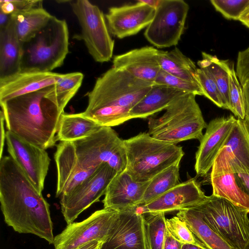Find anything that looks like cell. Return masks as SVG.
Masks as SVG:
<instances>
[{
	"label": "cell",
	"mask_w": 249,
	"mask_h": 249,
	"mask_svg": "<svg viewBox=\"0 0 249 249\" xmlns=\"http://www.w3.org/2000/svg\"><path fill=\"white\" fill-rule=\"evenodd\" d=\"M0 202L5 222L15 231L53 243L50 205L10 156L0 159Z\"/></svg>",
	"instance_id": "cell-1"
},
{
	"label": "cell",
	"mask_w": 249,
	"mask_h": 249,
	"mask_svg": "<svg viewBox=\"0 0 249 249\" xmlns=\"http://www.w3.org/2000/svg\"><path fill=\"white\" fill-rule=\"evenodd\" d=\"M153 85L112 67L96 80L83 113L101 126L120 125L131 119L130 110Z\"/></svg>",
	"instance_id": "cell-2"
},
{
	"label": "cell",
	"mask_w": 249,
	"mask_h": 249,
	"mask_svg": "<svg viewBox=\"0 0 249 249\" xmlns=\"http://www.w3.org/2000/svg\"><path fill=\"white\" fill-rule=\"evenodd\" d=\"M49 87L0 102L7 130L45 150L57 141L59 122L64 113L48 96Z\"/></svg>",
	"instance_id": "cell-3"
},
{
	"label": "cell",
	"mask_w": 249,
	"mask_h": 249,
	"mask_svg": "<svg viewBox=\"0 0 249 249\" xmlns=\"http://www.w3.org/2000/svg\"><path fill=\"white\" fill-rule=\"evenodd\" d=\"M196 96L186 93L175 100L161 116L149 118L148 133L174 144L188 140H200L207 124Z\"/></svg>",
	"instance_id": "cell-4"
},
{
	"label": "cell",
	"mask_w": 249,
	"mask_h": 249,
	"mask_svg": "<svg viewBox=\"0 0 249 249\" xmlns=\"http://www.w3.org/2000/svg\"><path fill=\"white\" fill-rule=\"evenodd\" d=\"M126 157L125 170L136 181L144 182L180 162L184 155L181 146L157 139L142 132L124 140Z\"/></svg>",
	"instance_id": "cell-5"
},
{
	"label": "cell",
	"mask_w": 249,
	"mask_h": 249,
	"mask_svg": "<svg viewBox=\"0 0 249 249\" xmlns=\"http://www.w3.org/2000/svg\"><path fill=\"white\" fill-rule=\"evenodd\" d=\"M22 44L20 71L52 72L63 64L69 53L67 23L53 16L34 37Z\"/></svg>",
	"instance_id": "cell-6"
},
{
	"label": "cell",
	"mask_w": 249,
	"mask_h": 249,
	"mask_svg": "<svg viewBox=\"0 0 249 249\" xmlns=\"http://www.w3.org/2000/svg\"><path fill=\"white\" fill-rule=\"evenodd\" d=\"M215 232L236 249H244L249 240L248 212L228 200L212 195L193 208Z\"/></svg>",
	"instance_id": "cell-7"
},
{
	"label": "cell",
	"mask_w": 249,
	"mask_h": 249,
	"mask_svg": "<svg viewBox=\"0 0 249 249\" xmlns=\"http://www.w3.org/2000/svg\"><path fill=\"white\" fill-rule=\"evenodd\" d=\"M80 163L87 169H98L104 163L120 173L126 169L124 140L111 127H101L91 135L71 142Z\"/></svg>",
	"instance_id": "cell-8"
},
{
	"label": "cell",
	"mask_w": 249,
	"mask_h": 249,
	"mask_svg": "<svg viewBox=\"0 0 249 249\" xmlns=\"http://www.w3.org/2000/svg\"><path fill=\"white\" fill-rule=\"evenodd\" d=\"M81 27V37L93 59L99 63L112 57L114 41L111 38L105 16L99 8L88 0L71 3Z\"/></svg>",
	"instance_id": "cell-9"
},
{
	"label": "cell",
	"mask_w": 249,
	"mask_h": 249,
	"mask_svg": "<svg viewBox=\"0 0 249 249\" xmlns=\"http://www.w3.org/2000/svg\"><path fill=\"white\" fill-rule=\"evenodd\" d=\"M189 10L183 0H160L145 37L158 48L176 46L183 33Z\"/></svg>",
	"instance_id": "cell-10"
},
{
	"label": "cell",
	"mask_w": 249,
	"mask_h": 249,
	"mask_svg": "<svg viewBox=\"0 0 249 249\" xmlns=\"http://www.w3.org/2000/svg\"><path fill=\"white\" fill-rule=\"evenodd\" d=\"M119 211L105 208L79 222H72L54 238L55 249H74L89 242L104 243L108 239Z\"/></svg>",
	"instance_id": "cell-11"
},
{
	"label": "cell",
	"mask_w": 249,
	"mask_h": 249,
	"mask_svg": "<svg viewBox=\"0 0 249 249\" xmlns=\"http://www.w3.org/2000/svg\"><path fill=\"white\" fill-rule=\"evenodd\" d=\"M118 174L108 164L104 163L71 193L60 197L61 212L68 225L73 222L92 204L99 201Z\"/></svg>",
	"instance_id": "cell-12"
},
{
	"label": "cell",
	"mask_w": 249,
	"mask_h": 249,
	"mask_svg": "<svg viewBox=\"0 0 249 249\" xmlns=\"http://www.w3.org/2000/svg\"><path fill=\"white\" fill-rule=\"evenodd\" d=\"M7 151L40 193L44 189L51 159L45 149L29 143L12 132H6Z\"/></svg>",
	"instance_id": "cell-13"
},
{
	"label": "cell",
	"mask_w": 249,
	"mask_h": 249,
	"mask_svg": "<svg viewBox=\"0 0 249 249\" xmlns=\"http://www.w3.org/2000/svg\"><path fill=\"white\" fill-rule=\"evenodd\" d=\"M137 210L119 211L102 249H150L144 215Z\"/></svg>",
	"instance_id": "cell-14"
},
{
	"label": "cell",
	"mask_w": 249,
	"mask_h": 249,
	"mask_svg": "<svg viewBox=\"0 0 249 249\" xmlns=\"http://www.w3.org/2000/svg\"><path fill=\"white\" fill-rule=\"evenodd\" d=\"M236 120L230 115L213 119L207 124L196 153L195 170L197 176L206 175L212 169Z\"/></svg>",
	"instance_id": "cell-15"
},
{
	"label": "cell",
	"mask_w": 249,
	"mask_h": 249,
	"mask_svg": "<svg viewBox=\"0 0 249 249\" xmlns=\"http://www.w3.org/2000/svg\"><path fill=\"white\" fill-rule=\"evenodd\" d=\"M206 197L196 180L191 178L139 208L142 214L179 212L195 207Z\"/></svg>",
	"instance_id": "cell-16"
},
{
	"label": "cell",
	"mask_w": 249,
	"mask_h": 249,
	"mask_svg": "<svg viewBox=\"0 0 249 249\" xmlns=\"http://www.w3.org/2000/svg\"><path fill=\"white\" fill-rule=\"evenodd\" d=\"M155 9L137 1L135 4L110 7L106 15L109 32L119 38L135 35L151 22Z\"/></svg>",
	"instance_id": "cell-17"
},
{
	"label": "cell",
	"mask_w": 249,
	"mask_h": 249,
	"mask_svg": "<svg viewBox=\"0 0 249 249\" xmlns=\"http://www.w3.org/2000/svg\"><path fill=\"white\" fill-rule=\"evenodd\" d=\"M54 158L57 169L56 197L71 193L99 168H85L79 161L71 142H60Z\"/></svg>",
	"instance_id": "cell-18"
},
{
	"label": "cell",
	"mask_w": 249,
	"mask_h": 249,
	"mask_svg": "<svg viewBox=\"0 0 249 249\" xmlns=\"http://www.w3.org/2000/svg\"><path fill=\"white\" fill-rule=\"evenodd\" d=\"M149 182L135 180L126 170L109 184L103 200L104 208L119 211L137 209Z\"/></svg>",
	"instance_id": "cell-19"
},
{
	"label": "cell",
	"mask_w": 249,
	"mask_h": 249,
	"mask_svg": "<svg viewBox=\"0 0 249 249\" xmlns=\"http://www.w3.org/2000/svg\"><path fill=\"white\" fill-rule=\"evenodd\" d=\"M211 169L212 195L225 198L249 213V197L238 185L231 164L222 149Z\"/></svg>",
	"instance_id": "cell-20"
},
{
	"label": "cell",
	"mask_w": 249,
	"mask_h": 249,
	"mask_svg": "<svg viewBox=\"0 0 249 249\" xmlns=\"http://www.w3.org/2000/svg\"><path fill=\"white\" fill-rule=\"evenodd\" d=\"M159 50L146 46L114 56L112 67L142 80L154 83L160 70Z\"/></svg>",
	"instance_id": "cell-21"
},
{
	"label": "cell",
	"mask_w": 249,
	"mask_h": 249,
	"mask_svg": "<svg viewBox=\"0 0 249 249\" xmlns=\"http://www.w3.org/2000/svg\"><path fill=\"white\" fill-rule=\"evenodd\" d=\"M61 74L52 71H20L0 79V102L52 86Z\"/></svg>",
	"instance_id": "cell-22"
},
{
	"label": "cell",
	"mask_w": 249,
	"mask_h": 249,
	"mask_svg": "<svg viewBox=\"0 0 249 249\" xmlns=\"http://www.w3.org/2000/svg\"><path fill=\"white\" fill-rule=\"evenodd\" d=\"M222 149L233 173H249V127L244 120L236 119Z\"/></svg>",
	"instance_id": "cell-23"
},
{
	"label": "cell",
	"mask_w": 249,
	"mask_h": 249,
	"mask_svg": "<svg viewBox=\"0 0 249 249\" xmlns=\"http://www.w3.org/2000/svg\"><path fill=\"white\" fill-rule=\"evenodd\" d=\"M22 45L11 18L6 27L0 30V79L20 71Z\"/></svg>",
	"instance_id": "cell-24"
},
{
	"label": "cell",
	"mask_w": 249,
	"mask_h": 249,
	"mask_svg": "<svg viewBox=\"0 0 249 249\" xmlns=\"http://www.w3.org/2000/svg\"><path fill=\"white\" fill-rule=\"evenodd\" d=\"M186 93L165 85L154 84L149 92L130 110V118H145L165 109Z\"/></svg>",
	"instance_id": "cell-25"
},
{
	"label": "cell",
	"mask_w": 249,
	"mask_h": 249,
	"mask_svg": "<svg viewBox=\"0 0 249 249\" xmlns=\"http://www.w3.org/2000/svg\"><path fill=\"white\" fill-rule=\"evenodd\" d=\"M177 216L186 223L194 235L208 249H236L211 229L195 209L179 211Z\"/></svg>",
	"instance_id": "cell-26"
},
{
	"label": "cell",
	"mask_w": 249,
	"mask_h": 249,
	"mask_svg": "<svg viewBox=\"0 0 249 249\" xmlns=\"http://www.w3.org/2000/svg\"><path fill=\"white\" fill-rule=\"evenodd\" d=\"M158 60L160 69L166 72L199 85L197 68L190 58L177 47L170 51L159 50Z\"/></svg>",
	"instance_id": "cell-27"
},
{
	"label": "cell",
	"mask_w": 249,
	"mask_h": 249,
	"mask_svg": "<svg viewBox=\"0 0 249 249\" xmlns=\"http://www.w3.org/2000/svg\"><path fill=\"white\" fill-rule=\"evenodd\" d=\"M101 127V125L86 117L83 112H64L59 120L56 139L60 142H73L91 135Z\"/></svg>",
	"instance_id": "cell-28"
},
{
	"label": "cell",
	"mask_w": 249,
	"mask_h": 249,
	"mask_svg": "<svg viewBox=\"0 0 249 249\" xmlns=\"http://www.w3.org/2000/svg\"><path fill=\"white\" fill-rule=\"evenodd\" d=\"M52 17L43 7L11 14L18 37L22 43L34 37L47 24Z\"/></svg>",
	"instance_id": "cell-29"
},
{
	"label": "cell",
	"mask_w": 249,
	"mask_h": 249,
	"mask_svg": "<svg viewBox=\"0 0 249 249\" xmlns=\"http://www.w3.org/2000/svg\"><path fill=\"white\" fill-rule=\"evenodd\" d=\"M202 59L197 62L200 68L208 72L219 90L222 108L231 110L229 99L230 74L232 64L229 60L219 59L216 56L202 52Z\"/></svg>",
	"instance_id": "cell-30"
},
{
	"label": "cell",
	"mask_w": 249,
	"mask_h": 249,
	"mask_svg": "<svg viewBox=\"0 0 249 249\" xmlns=\"http://www.w3.org/2000/svg\"><path fill=\"white\" fill-rule=\"evenodd\" d=\"M179 163L178 162L171 165L149 180L139 207L150 202L180 183Z\"/></svg>",
	"instance_id": "cell-31"
},
{
	"label": "cell",
	"mask_w": 249,
	"mask_h": 249,
	"mask_svg": "<svg viewBox=\"0 0 249 249\" xmlns=\"http://www.w3.org/2000/svg\"><path fill=\"white\" fill-rule=\"evenodd\" d=\"M84 75L80 72L62 74L56 83L49 87L48 94L63 111L80 88Z\"/></svg>",
	"instance_id": "cell-32"
},
{
	"label": "cell",
	"mask_w": 249,
	"mask_h": 249,
	"mask_svg": "<svg viewBox=\"0 0 249 249\" xmlns=\"http://www.w3.org/2000/svg\"><path fill=\"white\" fill-rule=\"evenodd\" d=\"M144 215L150 249H162L166 231L165 213Z\"/></svg>",
	"instance_id": "cell-33"
},
{
	"label": "cell",
	"mask_w": 249,
	"mask_h": 249,
	"mask_svg": "<svg viewBox=\"0 0 249 249\" xmlns=\"http://www.w3.org/2000/svg\"><path fill=\"white\" fill-rule=\"evenodd\" d=\"M229 99L230 111L238 119L244 120L245 108L243 89L233 64L230 74Z\"/></svg>",
	"instance_id": "cell-34"
},
{
	"label": "cell",
	"mask_w": 249,
	"mask_h": 249,
	"mask_svg": "<svg viewBox=\"0 0 249 249\" xmlns=\"http://www.w3.org/2000/svg\"><path fill=\"white\" fill-rule=\"evenodd\" d=\"M154 84L163 85L195 95L205 96V92L201 85L173 76L161 69Z\"/></svg>",
	"instance_id": "cell-35"
},
{
	"label": "cell",
	"mask_w": 249,
	"mask_h": 249,
	"mask_svg": "<svg viewBox=\"0 0 249 249\" xmlns=\"http://www.w3.org/2000/svg\"><path fill=\"white\" fill-rule=\"evenodd\" d=\"M166 229L177 240L182 244H191L207 249L194 235L186 223L178 216L166 220Z\"/></svg>",
	"instance_id": "cell-36"
},
{
	"label": "cell",
	"mask_w": 249,
	"mask_h": 249,
	"mask_svg": "<svg viewBox=\"0 0 249 249\" xmlns=\"http://www.w3.org/2000/svg\"><path fill=\"white\" fill-rule=\"evenodd\" d=\"M210 2L225 18L236 20L249 5V0H211Z\"/></svg>",
	"instance_id": "cell-37"
},
{
	"label": "cell",
	"mask_w": 249,
	"mask_h": 249,
	"mask_svg": "<svg viewBox=\"0 0 249 249\" xmlns=\"http://www.w3.org/2000/svg\"><path fill=\"white\" fill-rule=\"evenodd\" d=\"M200 84L204 91L205 97L219 107L222 108V103L218 88L211 75L201 68L197 69Z\"/></svg>",
	"instance_id": "cell-38"
},
{
	"label": "cell",
	"mask_w": 249,
	"mask_h": 249,
	"mask_svg": "<svg viewBox=\"0 0 249 249\" xmlns=\"http://www.w3.org/2000/svg\"><path fill=\"white\" fill-rule=\"evenodd\" d=\"M42 0H0V11L7 14L43 7Z\"/></svg>",
	"instance_id": "cell-39"
},
{
	"label": "cell",
	"mask_w": 249,
	"mask_h": 249,
	"mask_svg": "<svg viewBox=\"0 0 249 249\" xmlns=\"http://www.w3.org/2000/svg\"><path fill=\"white\" fill-rule=\"evenodd\" d=\"M236 73L241 85L249 81V46L238 53Z\"/></svg>",
	"instance_id": "cell-40"
},
{
	"label": "cell",
	"mask_w": 249,
	"mask_h": 249,
	"mask_svg": "<svg viewBox=\"0 0 249 249\" xmlns=\"http://www.w3.org/2000/svg\"><path fill=\"white\" fill-rule=\"evenodd\" d=\"M236 182L240 189L249 197V173H234Z\"/></svg>",
	"instance_id": "cell-41"
},
{
	"label": "cell",
	"mask_w": 249,
	"mask_h": 249,
	"mask_svg": "<svg viewBox=\"0 0 249 249\" xmlns=\"http://www.w3.org/2000/svg\"><path fill=\"white\" fill-rule=\"evenodd\" d=\"M182 244L175 239L166 229L162 249H181Z\"/></svg>",
	"instance_id": "cell-42"
},
{
	"label": "cell",
	"mask_w": 249,
	"mask_h": 249,
	"mask_svg": "<svg viewBox=\"0 0 249 249\" xmlns=\"http://www.w3.org/2000/svg\"><path fill=\"white\" fill-rule=\"evenodd\" d=\"M245 108V118L244 121L249 127V81L242 85Z\"/></svg>",
	"instance_id": "cell-43"
},
{
	"label": "cell",
	"mask_w": 249,
	"mask_h": 249,
	"mask_svg": "<svg viewBox=\"0 0 249 249\" xmlns=\"http://www.w3.org/2000/svg\"><path fill=\"white\" fill-rule=\"evenodd\" d=\"M4 118L2 111H0V159L2 157V152L4 145V141L6 140V133L4 130Z\"/></svg>",
	"instance_id": "cell-44"
},
{
	"label": "cell",
	"mask_w": 249,
	"mask_h": 249,
	"mask_svg": "<svg viewBox=\"0 0 249 249\" xmlns=\"http://www.w3.org/2000/svg\"><path fill=\"white\" fill-rule=\"evenodd\" d=\"M104 243L103 242L94 241L88 242L74 249H102Z\"/></svg>",
	"instance_id": "cell-45"
},
{
	"label": "cell",
	"mask_w": 249,
	"mask_h": 249,
	"mask_svg": "<svg viewBox=\"0 0 249 249\" xmlns=\"http://www.w3.org/2000/svg\"><path fill=\"white\" fill-rule=\"evenodd\" d=\"M11 19V15L5 14L0 11V30L6 27Z\"/></svg>",
	"instance_id": "cell-46"
},
{
	"label": "cell",
	"mask_w": 249,
	"mask_h": 249,
	"mask_svg": "<svg viewBox=\"0 0 249 249\" xmlns=\"http://www.w3.org/2000/svg\"><path fill=\"white\" fill-rule=\"evenodd\" d=\"M238 20L249 29V5L241 15Z\"/></svg>",
	"instance_id": "cell-47"
},
{
	"label": "cell",
	"mask_w": 249,
	"mask_h": 249,
	"mask_svg": "<svg viewBox=\"0 0 249 249\" xmlns=\"http://www.w3.org/2000/svg\"><path fill=\"white\" fill-rule=\"evenodd\" d=\"M140 1L148 6L155 9L158 5L160 0H141Z\"/></svg>",
	"instance_id": "cell-48"
},
{
	"label": "cell",
	"mask_w": 249,
	"mask_h": 249,
	"mask_svg": "<svg viewBox=\"0 0 249 249\" xmlns=\"http://www.w3.org/2000/svg\"><path fill=\"white\" fill-rule=\"evenodd\" d=\"M181 249H208L196 245L191 244H182Z\"/></svg>",
	"instance_id": "cell-49"
},
{
	"label": "cell",
	"mask_w": 249,
	"mask_h": 249,
	"mask_svg": "<svg viewBox=\"0 0 249 249\" xmlns=\"http://www.w3.org/2000/svg\"><path fill=\"white\" fill-rule=\"evenodd\" d=\"M244 249H249V240L246 244Z\"/></svg>",
	"instance_id": "cell-50"
}]
</instances>
